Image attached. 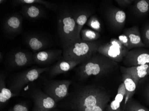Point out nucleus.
Segmentation results:
<instances>
[{
  "instance_id": "obj_24",
  "label": "nucleus",
  "mask_w": 149,
  "mask_h": 111,
  "mask_svg": "<svg viewBox=\"0 0 149 111\" xmlns=\"http://www.w3.org/2000/svg\"><path fill=\"white\" fill-rule=\"evenodd\" d=\"M134 14L139 17H142L149 12V0L134 1L132 6Z\"/></svg>"
},
{
  "instance_id": "obj_19",
  "label": "nucleus",
  "mask_w": 149,
  "mask_h": 111,
  "mask_svg": "<svg viewBox=\"0 0 149 111\" xmlns=\"http://www.w3.org/2000/svg\"><path fill=\"white\" fill-rule=\"evenodd\" d=\"M123 33L129 39L130 50L139 48H145V46L142 41L139 28L138 26H133L125 29Z\"/></svg>"
},
{
  "instance_id": "obj_30",
  "label": "nucleus",
  "mask_w": 149,
  "mask_h": 111,
  "mask_svg": "<svg viewBox=\"0 0 149 111\" xmlns=\"http://www.w3.org/2000/svg\"><path fill=\"white\" fill-rule=\"evenodd\" d=\"M118 40L125 47L127 48L128 50H130L129 39L125 34L123 33V34L119 36Z\"/></svg>"
},
{
  "instance_id": "obj_5",
  "label": "nucleus",
  "mask_w": 149,
  "mask_h": 111,
  "mask_svg": "<svg viewBox=\"0 0 149 111\" xmlns=\"http://www.w3.org/2000/svg\"><path fill=\"white\" fill-rule=\"evenodd\" d=\"M14 6H21L22 15L27 19L36 20L42 18L45 15V11L42 7L56 11L58 7L56 4L43 0H14L12 1Z\"/></svg>"
},
{
  "instance_id": "obj_20",
  "label": "nucleus",
  "mask_w": 149,
  "mask_h": 111,
  "mask_svg": "<svg viewBox=\"0 0 149 111\" xmlns=\"http://www.w3.org/2000/svg\"><path fill=\"white\" fill-rule=\"evenodd\" d=\"M7 74L1 72L0 73V108L2 109L9 100L13 97L19 96L13 93L11 90L6 86V80Z\"/></svg>"
},
{
  "instance_id": "obj_9",
  "label": "nucleus",
  "mask_w": 149,
  "mask_h": 111,
  "mask_svg": "<svg viewBox=\"0 0 149 111\" xmlns=\"http://www.w3.org/2000/svg\"><path fill=\"white\" fill-rule=\"evenodd\" d=\"M128 52L118 39L112 38L108 43L101 44L97 52L118 63L123 61Z\"/></svg>"
},
{
  "instance_id": "obj_4",
  "label": "nucleus",
  "mask_w": 149,
  "mask_h": 111,
  "mask_svg": "<svg viewBox=\"0 0 149 111\" xmlns=\"http://www.w3.org/2000/svg\"><path fill=\"white\" fill-rule=\"evenodd\" d=\"M101 45L99 41L86 42L78 40L63 48L62 57L66 61L80 64L89 60Z\"/></svg>"
},
{
  "instance_id": "obj_13",
  "label": "nucleus",
  "mask_w": 149,
  "mask_h": 111,
  "mask_svg": "<svg viewBox=\"0 0 149 111\" xmlns=\"http://www.w3.org/2000/svg\"><path fill=\"white\" fill-rule=\"evenodd\" d=\"M23 17L17 13H14L6 17L3 22V30L7 35L14 37L22 30Z\"/></svg>"
},
{
  "instance_id": "obj_15",
  "label": "nucleus",
  "mask_w": 149,
  "mask_h": 111,
  "mask_svg": "<svg viewBox=\"0 0 149 111\" xmlns=\"http://www.w3.org/2000/svg\"><path fill=\"white\" fill-rule=\"evenodd\" d=\"M106 16L110 26L114 30H120L123 29L126 18V14L124 11L113 7L107 10Z\"/></svg>"
},
{
  "instance_id": "obj_31",
  "label": "nucleus",
  "mask_w": 149,
  "mask_h": 111,
  "mask_svg": "<svg viewBox=\"0 0 149 111\" xmlns=\"http://www.w3.org/2000/svg\"><path fill=\"white\" fill-rule=\"evenodd\" d=\"M117 4L123 8H125L130 6L134 3V0H116L115 1Z\"/></svg>"
},
{
  "instance_id": "obj_29",
  "label": "nucleus",
  "mask_w": 149,
  "mask_h": 111,
  "mask_svg": "<svg viewBox=\"0 0 149 111\" xmlns=\"http://www.w3.org/2000/svg\"><path fill=\"white\" fill-rule=\"evenodd\" d=\"M6 111H29V106L27 103L22 101L16 103Z\"/></svg>"
},
{
  "instance_id": "obj_2",
  "label": "nucleus",
  "mask_w": 149,
  "mask_h": 111,
  "mask_svg": "<svg viewBox=\"0 0 149 111\" xmlns=\"http://www.w3.org/2000/svg\"><path fill=\"white\" fill-rule=\"evenodd\" d=\"M118 63L96 52L88 61L74 68L77 81L84 82L92 77L101 78L117 70Z\"/></svg>"
},
{
  "instance_id": "obj_10",
  "label": "nucleus",
  "mask_w": 149,
  "mask_h": 111,
  "mask_svg": "<svg viewBox=\"0 0 149 111\" xmlns=\"http://www.w3.org/2000/svg\"><path fill=\"white\" fill-rule=\"evenodd\" d=\"M6 63L7 68L10 70L25 67L34 63L33 54L23 50L14 51L8 56Z\"/></svg>"
},
{
  "instance_id": "obj_17",
  "label": "nucleus",
  "mask_w": 149,
  "mask_h": 111,
  "mask_svg": "<svg viewBox=\"0 0 149 111\" xmlns=\"http://www.w3.org/2000/svg\"><path fill=\"white\" fill-rule=\"evenodd\" d=\"M73 14L77 26L78 36L80 37V32L84 26L87 23L88 20L92 16V10L85 7H79L72 9Z\"/></svg>"
},
{
  "instance_id": "obj_16",
  "label": "nucleus",
  "mask_w": 149,
  "mask_h": 111,
  "mask_svg": "<svg viewBox=\"0 0 149 111\" xmlns=\"http://www.w3.org/2000/svg\"><path fill=\"white\" fill-rule=\"evenodd\" d=\"M79 64L75 62L66 61L62 57L50 68L47 73L49 78H53L58 75L68 72L77 67Z\"/></svg>"
},
{
  "instance_id": "obj_3",
  "label": "nucleus",
  "mask_w": 149,
  "mask_h": 111,
  "mask_svg": "<svg viewBox=\"0 0 149 111\" xmlns=\"http://www.w3.org/2000/svg\"><path fill=\"white\" fill-rule=\"evenodd\" d=\"M57 31L63 48L81 40L78 36L77 26L72 9L68 6L61 7L58 17Z\"/></svg>"
},
{
  "instance_id": "obj_21",
  "label": "nucleus",
  "mask_w": 149,
  "mask_h": 111,
  "mask_svg": "<svg viewBox=\"0 0 149 111\" xmlns=\"http://www.w3.org/2000/svg\"><path fill=\"white\" fill-rule=\"evenodd\" d=\"M125 94L124 84L122 82L119 86L116 96L113 100L108 104L105 111H123V108H121V105L122 103H124Z\"/></svg>"
},
{
  "instance_id": "obj_25",
  "label": "nucleus",
  "mask_w": 149,
  "mask_h": 111,
  "mask_svg": "<svg viewBox=\"0 0 149 111\" xmlns=\"http://www.w3.org/2000/svg\"><path fill=\"white\" fill-rule=\"evenodd\" d=\"M100 37V32L95 31L92 29H82L80 32V38L81 40L86 42H92L98 41Z\"/></svg>"
},
{
  "instance_id": "obj_8",
  "label": "nucleus",
  "mask_w": 149,
  "mask_h": 111,
  "mask_svg": "<svg viewBox=\"0 0 149 111\" xmlns=\"http://www.w3.org/2000/svg\"><path fill=\"white\" fill-rule=\"evenodd\" d=\"M27 85L26 88H24L22 93L31 98L34 105L39 108L41 111H49L58 107V103L47 95L42 89L36 85L35 83H31Z\"/></svg>"
},
{
  "instance_id": "obj_6",
  "label": "nucleus",
  "mask_w": 149,
  "mask_h": 111,
  "mask_svg": "<svg viewBox=\"0 0 149 111\" xmlns=\"http://www.w3.org/2000/svg\"><path fill=\"white\" fill-rule=\"evenodd\" d=\"M50 68H33L18 72L9 80L8 87L19 96L26 86L38 80L42 73L49 71Z\"/></svg>"
},
{
  "instance_id": "obj_7",
  "label": "nucleus",
  "mask_w": 149,
  "mask_h": 111,
  "mask_svg": "<svg viewBox=\"0 0 149 111\" xmlns=\"http://www.w3.org/2000/svg\"><path fill=\"white\" fill-rule=\"evenodd\" d=\"M38 79L43 91L57 103L68 96L73 82L71 80H54L42 76Z\"/></svg>"
},
{
  "instance_id": "obj_28",
  "label": "nucleus",
  "mask_w": 149,
  "mask_h": 111,
  "mask_svg": "<svg viewBox=\"0 0 149 111\" xmlns=\"http://www.w3.org/2000/svg\"><path fill=\"white\" fill-rule=\"evenodd\" d=\"M141 39L145 48H149V22L144 25L141 30Z\"/></svg>"
},
{
  "instance_id": "obj_32",
  "label": "nucleus",
  "mask_w": 149,
  "mask_h": 111,
  "mask_svg": "<svg viewBox=\"0 0 149 111\" xmlns=\"http://www.w3.org/2000/svg\"><path fill=\"white\" fill-rule=\"evenodd\" d=\"M49 111H63L61 109H60V108H53V109H51V110H49Z\"/></svg>"
},
{
  "instance_id": "obj_11",
  "label": "nucleus",
  "mask_w": 149,
  "mask_h": 111,
  "mask_svg": "<svg viewBox=\"0 0 149 111\" xmlns=\"http://www.w3.org/2000/svg\"><path fill=\"white\" fill-rule=\"evenodd\" d=\"M123 62L125 67L149 64V50L143 48L132 49L129 51Z\"/></svg>"
},
{
  "instance_id": "obj_23",
  "label": "nucleus",
  "mask_w": 149,
  "mask_h": 111,
  "mask_svg": "<svg viewBox=\"0 0 149 111\" xmlns=\"http://www.w3.org/2000/svg\"><path fill=\"white\" fill-rule=\"evenodd\" d=\"M136 92L140 99L149 106V75L139 81Z\"/></svg>"
},
{
  "instance_id": "obj_18",
  "label": "nucleus",
  "mask_w": 149,
  "mask_h": 111,
  "mask_svg": "<svg viewBox=\"0 0 149 111\" xmlns=\"http://www.w3.org/2000/svg\"><path fill=\"white\" fill-rule=\"evenodd\" d=\"M120 72H126L132 76L138 85L139 81L149 75V64L136 66L125 67H120Z\"/></svg>"
},
{
  "instance_id": "obj_26",
  "label": "nucleus",
  "mask_w": 149,
  "mask_h": 111,
  "mask_svg": "<svg viewBox=\"0 0 149 111\" xmlns=\"http://www.w3.org/2000/svg\"><path fill=\"white\" fill-rule=\"evenodd\" d=\"M123 111H149V110L137 100L132 98L124 106Z\"/></svg>"
},
{
  "instance_id": "obj_1",
  "label": "nucleus",
  "mask_w": 149,
  "mask_h": 111,
  "mask_svg": "<svg viewBox=\"0 0 149 111\" xmlns=\"http://www.w3.org/2000/svg\"><path fill=\"white\" fill-rule=\"evenodd\" d=\"M69 95L58 103L63 111H105L110 102V93L98 83L85 85L74 82Z\"/></svg>"
},
{
  "instance_id": "obj_14",
  "label": "nucleus",
  "mask_w": 149,
  "mask_h": 111,
  "mask_svg": "<svg viewBox=\"0 0 149 111\" xmlns=\"http://www.w3.org/2000/svg\"><path fill=\"white\" fill-rule=\"evenodd\" d=\"M25 42L26 45L35 52L41 51L52 45L48 37L39 33L26 34Z\"/></svg>"
},
{
  "instance_id": "obj_27",
  "label": "nucleus",
  "mask_w": 149,
  "mask_h": 111,
  "mask_svg": "<svg viewBox=\"0 0 149 111\" xmlns=\"http://www.w3.org/2000/svg\"><path fill=\"white\" fill-rule=\"evenodd\" d=\"M87 24L92 30L95 31L100 32L102 31L101 24L96 16L92 15L88 20Z\"/></svg>"
},
{
  "instance_id": "obj_22",
  "label": "nucleus",
  "mask_w": 149,
  "mask_h": 111,
  "mask_svg": "<svg viewBox=\"0 0 149 111\" xmlns=\"http://www.w3.org/2000/svg\"><path fill=\"white\" fill-rule=\"evenodd\" d=\"M122 74V80L125 87V94L124 106L130 99L133 98V96L136 93L137 85L134 78L130 74L126 72H121Z\"/></svg>"
},
{
  "instance_id": "obj_33",
  "label": "nucleus",
  "mask_w": 149,
  "mask_h": 111,
  "mask_svg": "<svg viewBox=\"0 0 149 111\" xmlns=\"http://www.w3.org/2000/svg\"><path fill=\"white\" fill-rule=\"evenodd\" d=\"M32 111H41V110H40V109H39V108H38L35 105H34Z\"/></svg>"
},
{
  "instance_id": "obj_12",
  "label": "nucleus",
  "mask_w": 149,
  "mask_h": 111,
  "mask_svg": "<svg viewBox=\"0 0 149 111\" xmlns=\"http://www.w3.org/2000/svg\"><path fill=\"white\" fill-rule=\"evenodd\" d=\"M63 51L59 49L41 51L33 54V62L42 66H48L62 57Z\"/></svg>"
}]
</instances>
